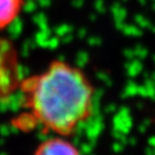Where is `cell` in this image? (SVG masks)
Masks as SVG:
<instances>
[{
    "instance_id": "obj_1",
    "label": "cell",
    "mask_w": 155,
    "mask_h": 155,
    "mask_svg": "<svg viewBox=\"0 0 155 155\" xmlns=\"http://www.w3.org/2000/svg\"><path fill=\"white\" fill-rule=\"evenodd\" d=\"M21 88L33 119L58 135H69L92 112V85L82 71L64 61H54Z\"/></svg>"
},
{
    "instance_id": "obj_2",
    "label": "cell",
    "mask_w": 155,
    "mask_h": 155,
    "mask_svg": "<svg viewBox=\"0 0 155 155\" xmlns=\"http://www.w3.org/2000/svg\"><path fill=\"white\" fill-rule=\"evenodd\" d=\"M35 155H80L71 142L61 137L51 138L39 145Z\"/></svg>"
},
{
    "instance_id": "obj_3",
    "label": "cell",
    "mask_w": 155,
    "mask_h": 155,
    "mask_svg": "<svg viewBox=\"0 0 155 155\" xmlns=\"http://www.w3.org/2000/svg\"><path fill=\"white\" fill-rule=\"evenodd\" d=\"M23 0H0V28L8 26L19 15Z\"/></svg>"
}]
</instances>
